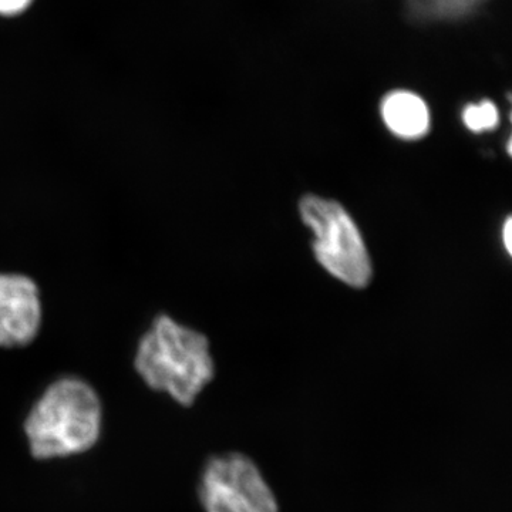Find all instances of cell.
<instances>
[{"mask_svg": "<svg viewBox=\"0 0 512 512\" xmlns=\"http://www.w3.org/2000/svg\"><path fill=\"white\" fill-rule=\"evenodd\" d=\"M23 430L36 460L82 456L97 446L103 433L99 393L80 377H60L37 397Z\"/></svg>", "mask_w": 512, "mask_h": 512, "instance_id": "obj_1", "label": "cell"}, {"mask_svg": "<svg viewBox=\"0 0 512 512\" xmlns=\"http://www.w3.org/2000/svg\"><path fill=\"white\" fill-rule=\"evenodd\" d=\"M134 367L151 390L185 407L195 403L215 376L208 339L167 315L154 319L140 339Z\"/></svg>", "mask_w": 512, "mask_h": 512, "instance_id": "obj_2", "label": "cell"}, {"mask_svg": "<svg viewBox=\"0 0 512 512\" xmlns=\"http://www.w3.org/2000/svg\"><path fill=\"white\" fill-rule=\"evenodd\" d=\"M302 220L315 234L316 258L330 275L353 288H366L372 264L355 221L336 201L306 195L299 205Z\"/></svg>", "mask_w": 512, "mask_h": 512, "instance_id": "obj_3", "label": "cell"}, {"mask_svg": "<svg viewBox=\"0 0 512 512\" xmlns=\"http://www.w3.org/2000/svg\"><path fill=\"white\" fill-rule=\"evenodd\" d=\"M198 497L205 512H279L275 494L258 466L242 453L208 458Z\"/></svg>", "mask_w": 512, "mask_h": 512, "instance_id": "obj_4", "label": "cell"}, {"mask_svg": "<svg viewBox=\"0 0 512 512\" xmlns=\"http://www.w3.org/2000/svg\"><path fill=\"white\" fill-rule=\"evenodd\" d=\"M42 319L36 282L22 274H0V348L30 345L39 335Z\"/></svg>", "mask_w": 512, "mask_h": 512, "instance_id": "obj_5", "label": "cell"}, {"mask_svg": "<svg viewBox=\"0 0 512 512\" xmlns=\"http://www.w3.org/2000/svg\"><path fill=\"white\" fill-rule=\"evenodd\" d=\"M382 116L390 131L402 138H419L429 130V109L426 103L413 93L389 94L382 104Z\"/></svg>", "mask_w": 512, "mask_h": 512, "instance_id": "obj_6", "label": "cell"}, {"mask_svg": "<svg viewBox=\"0 0 512 512\" xmlns=\"http://www.w3.org/2000/svg\"><path fill=\"white\" fill-rule=\"evenodd\" d=\"M464 123L473 133L493 130L498 124V110L491 101L481 104H471L463 114Z\"/></svg>", "mask_w": 512, "mask_h": 512, "instance_id": "obj_7", "label": "cell"}, {"mask_svg": "<svg viewBox=\"0 0 512 512\" xmlns=\"http://www.w3.org/2000/svg\"><path fill=\"white\" fill-rule=\"evenodd\" d=\"M32 0H0V15H18L26 10Z\"/></svg>", "mask_w": 512, "mask_h": 512, "instance_id": "obj_8", "label": "cell"}, {"mask_svg": "<svg viewBox=\"0 0 512 512\" xmlns=\"http://www.w3.org/2000/svg\"><path fill=\"white\" fill-rule=\"evenodd\" d=\"M512 224H511V218H507V221H505L504 229H503V237H504V244L505 248H507L508 254H511L512 247H511V239H512Z\"/></svg>", "mask_w": 512, "mask_h": 512, "instance_id": "obj_9", "label": "cell"}]
</instances>
